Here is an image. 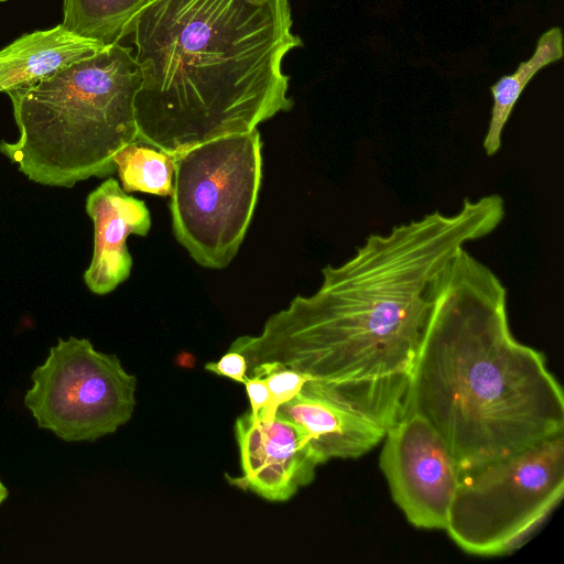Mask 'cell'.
Instances as JSON below:
<instances>
[{"instance_id":"6da1fadb","label":"cell","mask_w":564,"mask_h":564,"mask_svg":"<svg viewBox=\"0 0 564 564\" xmlns=\"http://www.w3.org/2000/svg\"><path fill=\"white\" fill-rule=\"evenodd\" d=\"M503 217V198L490 194L465 198L454 214L434 210L386 234H370L345 262L323 268L315 293L296 295L259 335L238 337L229 350L246 358L248 370L279 364L297 371L317 393L406 392L432 281L467 242L491 234Z\"/></svg>"},{"instance_id":"ac0fdd59","label":"cell","mask_w":564,"mask_h":564,"mask_svg":"<svg viewBox=\"0 0 564 564\" xmlns=\"http://www.w3.org/2000/svg\"><path fill=\"white\" fill-rule=\"evenodd\" d=\"M247 395L250 402V412L259 417L260 412L267 405L270 399V391L264 378L259 376L247 377L243 382Z\"/></svg>"},{"instance_id":"d6986e66","label":"cell","mask_w":564,"mask_h":564,"mask_svg":"<svg viewBox=\"0 0 564 564\" xmlns=\"http://www.w3.org/2000/svg\"><path fill=\"white\" fill-rule=\"evenodd\" d=\"M175 361L181 367L192 368L195 364V358L191 354L182 352L176 357Z\"/></svg>"},{"instance_id":"277c9868","label":"cell","mask_w":564,"mask_h":564,"mask_svg":"<svg viewBox=\"0 0 564 564\" xmlns=\"http://www.w3.org/2000/svg\"><path fill=\"white\" fill-rule=\"evenodd\" d=\"M141 70L120 42L28 88L9 93L19 129L0 152L30 181L73 187L117 171L113 156L138 141L134 98Z\"/></svg>"},{"instance_id":"9c48e42d","label":"cell","mask_w":564,"mask_h":564,"mask_svg":"<svg viewBox=\"0 0 564 564\" xmlns=\"http://www.w3.org/2000/svg\"><path fill=\"white\" fill-rule=\"evenodd\" d=\"M235 435L241 475H226L227 481L269 501L292 498L313 481L322 464L304 430L279 416L262 421L247 412L237 419Z\"/></svg>"},{"instance_id":"9a60e30c","label":"cell","mask_w":564,"mask_h":564,"mask_svg":"<svg viewBox=\"0 0 564 564\" xmlns=\"http://www.w3.org/2000/svg\"><path fill=\"white\" fill-rule=\"evenodd\" d=\"M122 189L171 196L174 160L162 150L140 142L123 147L113 156Z\"/></svg>"},{"instance_id":"3957f363","label":"cell","mask_w":564,"mask_h":564,"mask_svg":"<svg viewBox=\"0 0 564 564\" xmlns=\"http://www.w3.org/2000/svg\"><path fill=\"white\" fill-rule=\"evenodd\" d=\"M290 0H152L131 21L138 141L171 155L289 111Z\"/></svg>"},{"instance_id":"7a4b0ae2","label":"cell","mask_w":564,"mask_h":564,"mask_svg":"<svg viewBox=\"0 0 564 564\" xmlns=\"http://www.w3.org/2000/svg\"><path fill=\"white\" fill-rule=\"evenodd\" d=\"M403 413L423 417L460 474L564 433L563 390L509 327L507 290L462 248L432 281Z\"/></svg>"},{"instance_id":"5b68a950","label":"cell","mask_w":564,"mask_h":564,"mask_svg":"<svg viewBox=\"0 0 564 564\" xmlns=\"http://www.w3.org/2000/svg\"><path fill=\"white\" fill-rule=\"evenodd\" d=\"M172 156L174 236L196 263L224 269L236 256L257 204L260 133L253 129L219 137Z\"/></svg>"},{"instance_id":"ffe728a7","label":"cell","mask_w":564,"mask_h":564,"mask_svg":"<svg viewBox=\"0 0 564 564\" xmlns=\"http://www.w3.org/2000/svg\"><path fill=\"white\" fill-rule=\"evenodd\" d=\"M8 496H9L8 488L0 480V505L8 498Z\"/></svg>"},{"instance_id":"8fae6325","label":"cell","mask_w":564,"mask_h":564,"mask_svg":"<svg viewBox=\"0 0 564 564\" xmlns=\"http://www.w3.org/2000/svg\"><path fill=\"white\" fill-rule=\"evenodd\" d=\"M275 416L304 430L322 464L330 458L360 457L387 433L383 425L365 415L302 391L281 404Z\"/></svg>"},{"instance_id":"4fadbf2b","label":"cell","mask_w":564,"mask_h":564,"mask_svg":"<svg viewBox=\"0 0 564 564\" xmlns=\"http://www.w3.org/2000/svg\"><path fill=\"white\" fill-rule=\"evenodd\" d=\"M563 34L558 26L545 31L530 58L521 62L512 74L500 77L491 87L492 107L482 147L495 155L502 144V132L527 85L544 67L563 57Z\"/></svg>"},{"instance_id":"2e32d148","label":"cell","mask_w":564,"mask_h":564,"mask_svg":"<svg viewBox=\"0 0 564 564\" xmlns=\"http://www.w3.org/2000/svg\"><path fill=\"white\" fill-rule=\"evenodd\" d=\"M247 372L264 378L270 391L269 402L259 414L262 421L273 420L276 409L295 397L307 381L306 376L279 364L258 365Z\"/></svg>"},{"instance_id":"52a82bcc","label":"cell","mask_w":564,"mask_h":564,"mask_svg":"<svg viewBox=\"0 0 564 564\" xmlns=\"http://www.w3.org/2000/svg\"><path fill=\"white\" fill-rule=\"evenodd\" d=\"M31 379L24 405L39 427L65 442H93L116 432L137 403L135 376L87 338H58Z\"/></svg>"},{"instance_id":"e0dca14e","label":"cell","mask_w":564,"mask_h":564,"mask_svg":"<svg viewBox=\"0 0 564 564\" xmlns=\"http://www.w3.org/2000/svg\"><path fill=\"white\" fill-rule=\"evenodd\" d=\"M205 369L239 383H243L248 377L246 358L241 354L232 350H228V352L217 361L207 362Z\"/></svg>"},{"instance_id":"44dd1931","label":"cell","mask_w":564,"mask_h":564,"mask_svg":"<svg viewBox=\"0 0 564 564\" xmlns=\"http://www.w3.org/2000/svg\"><path fill=\"white\" fill-rule=\"evenodd\" d=\"M4 1H7V0H0V2H4Z\"/></svg>"},{"instance_id":"30bf717a","label":"cell","mask_w":564,"mask_h":564,"mask_svg":"<svg viewBox=\"0 0 564 564\" xmlns=\"http://www.w3.org/2000/svg\"><path fill=\"white\" fill-rule=\"evenodd\" d=\"M86 212L94 223V253L84 281L93 293L104 295L129 278L127 238L147 236L151 216L145 203L128 195L113 177L88 194Z\"/></svg>"},{"instance_id":"ba28073f","label":"cell","mask_w":564,"mask_h":564,"mask_svg":"<svg viewBox=\"0 0 564 564\" xmlns=\"http://www.w3.org/2000/svg\"><path fill=\"white\" fill-rule=\"evenodd\" d=\"M383 441L379 465L397 506L413 527L445 530L460 471L442 437L423 417L404 413Z\"/></svg>"},{"instance_id":"7c38bea8","label":"cell","mask_w":564,"mask_h":564,"mask_svg":"<svg viewBox=\"0 0 564 564\" xmlns=\"http://www.w3.org/2000/svg\"><path fill=\"white\" fill-rule=\"evenodd\" d=\"M106 45L62 24L23 34L0 51V93L28 89Z\"/></svg>"},{"instance_id":"5bb4252c","label":"cell","mask_w":564,"mask_h":564,"mask_svg":"<svg viewBox=\"0 0 564 564\" xmlns=\"http://www.w3.org/2000/svg\"><path fill=\"white\" fill-rule=\"evenodd\" d=\"M152 0H63L62 25L86 39L111 44L126 37L135 15Z\"/></svg>"},{"instance_id":"8992f818","label":"cell","mask_w":564,"mask_h":564,"mask_svg":"<svg viewBox=\"0 0 564 564\" xmlns=\"http://www.w3.org/2000/svg\"><path fill=\"white\" fill-rule=\"evenodd\" d=\"M564 492V433L460 474L445 531L465 552L505 555L521 546Z\"/></svg>"}]
</instances>
